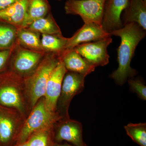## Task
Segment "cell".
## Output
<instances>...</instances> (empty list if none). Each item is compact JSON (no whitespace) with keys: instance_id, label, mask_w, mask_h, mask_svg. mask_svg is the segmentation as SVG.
I'll return each mask as SVG.
<instances>
[{"instance_id":"6da1fadb","label":"cell","mask_w":146,"mask_h":146,"mask_svg":"<svg viewBox=\"0 0 146 146\" xmlns=\"http://www.w3.org/2000/svg\"><path fill=\"white\" fill-rule=\"evenodd\" d=\"M145 31L136 23H131L110 33L111 35L120 36L121 39L117 49L119 66L110 75L118 85H123L128 78H133L136 75V71L131 67V62L136 47L145 36Z\"/></svg>"},{"instance_id":"7a4b0ae2","label":"cell","mask_w":146,"mask_h":146,"mask_svg":"<svg viewBox=\"0 0 146 146\" xmlns=\"http://www.w3.org/2000/svg\"><path fill=\"white\" fill-rule=\"evenodd\" d=\"M60 60L59 55L46 53L35 70L24 78L25 90L32 108L44 96L48 80Z\"/></svg>"},{"instance_id":"3957f363","label":"cell","mask_w":146,"mask_h":146,"mask_svg":"<svg viewBox=\"0 0 146 146\" xmlns=\"http://www.w3.org/2000/svg\"><path fill=\"white\" fill-rule=\"evenodd\" d=\"M25 87L24 78L12 71L0 73V106L14 108L25 111V104L21 91Z\"/></svg>"},{"instance_id":"277c9868","label":"cell","mask_w":146,"mask_h":146,"mask_svg":"<svg viewBox=\"0 0 146 146\" xmlns=\"http://www.w3.org/2000/svg\"><path fill=\"white\" fill-rule=\"evenodd\" d=\"M60 119L57 115L48 112L45 107L44 97L38 101L22 127L16 143H25L33 133L51 128L53 124Z\"/></svg>"},{"instance_id":"5b68a950","label":"cell","mask_w":146,"mask_h":146,"mask_svg":"<svg viewBox=\"0 0 146 146\" xmlns=\"http://www.w3.org/2000/svg\"><path fill=\"white\" fill-rule=\"evenodd\" d=\"M106 0H68L65 10L67 14L78 15L84 23L102 25Z\"/></svg>"},{"instance_id":"8992f818","label":"cell","mask_w":146,"mask_h":146,"mask_svg":"<svg viewBox=\"0 0 146 146\" xmlns=\"http://www.w3.org/2000/svg\"><path fill=\"white\" fill-rule=\"evenodd\" d=\"M46 53L26 48L17 42L11 58V71L24 78L27 76L35 70Z\"/></svg>"},{"instance_id":"52a82bcc","label":"cell","mask_w":146,"mask_h":146,"mask_svg":"<svg viewBox=\"0 0 146 146\" xmlns=\"http://www.w3.org/2000/svg\"><path fill=\"white\" fill-rule=\"evenodd\" d=\"M85 77L74 72H67L65 74L57 103L60 118L69 119L68 109L70 103L75 96L83 91Z\"/></svg>"},{"instance_id":"ba28073f","label":"cell","mask_w":146,"mask_h":146,"mask_svg":"<svg viewBox=\"0 0 146 146\" xmlns=\"http://www.w3.org/2000/svg\"><path fill=\"white\" fill-rule=\"evenodd\" d=\"M111 36L98 41L81 44L74 48L77 52L96 68L104 66L109 62L107 48L111 43Z\"/></svg>"},{"instance_id":"9c48e42d","label":"cell","mask_w":146,"mask_h":146,"mask_svg":"<svg viewBox=\"0 0 146 146\" xmlns=\"http://www.w3.org/2000/svg\"><path fill=\"white\" fill-rule=\"evenodd\" d=\"M67 71L60 59L51 74L46 87L44 96L45 107L48 112L57 116L58 115L55 113L56 110L61 92L63 78Z\"/></svg>"},{"instance_id":"30bf717a","label":"cell","mask_w":146,"mask_h":146,"mask_svg":"<svg viewBox=\"0 0 146 146\" xmlns=\"http://www.w3.org/2000/svg\"><path fill=\"white\" fill-rule=\"evenodd\" d=\"M130 0H106L102 26L110 33L123 27L121 19L122 13L127 8Z\"/></svg>"},{"instance_id":"8fae6325","label":"cell","mask_w":146,"mask_h":146,"mask_svg":"<svg viewBox=\"0 0 146 146\" xmlns=\"http://www.w3.org/2000/svg\"><path fill=\"white\" fill-rule=\"evenodd\" d=\"M54 131L55 143L66 141L75 146H87L83 141L82 125L78 121L64 120Z\"/></svg>"},{"instance_id":"7c38bea8","label":"cell","mask_w":146,"mask_h":146,"mask_svg":"<svg viewBox=\"0 0 146 146\" xmlns=\"http://www.w3.org/2000/svg\"><path fill=\"white\" fill-rule=\"evenodd\" d=\"M111 36L101 25L94 23H84L72 37L68 38L66 50L73 49L81 44L96 42Z\"/></svg>"},{"instance_id":"4fadbf2b","label":"cell","mask_w":146,"mask_h":146,"mask_svg":"<svg viewBox=\"0 0 146 146\" xmlns=\"http://www.w3.org/2000/svg\"><path fill=\"white\" fill-rule=\"evenodd\" d=\"M8 108L0 106V146H13L20 132Z\"/></svg>"},{"instance_id":"5bb4252c","label":"cell","mask_w":146,"mask_h":146,"mask_svg":"<svg viewBox=\"0 0 146 146\" xmlns=\"http://www.w3.org/2000/svg\"><path fill=\"white\" fill-rule=\"evenodd\" d=\"M60 59L67 70L85 76L94 72L96 68L74 49L65 50L60 56Z\"/></svg>"},{"instance_id":"9a60e30c","label":"cell","mask_w":146,"mask_h":146,"mask_svg":"<svg viewBox=\"0 0 146 146\" xmlns=\"http://www.w3.org/2000/svg\"><path fill=\"white\" fill-rule=\"evenodd\" d=\"M29 0H20L0 10V23L9 24L17 29L23 25Z\"/></svg>"},{"instance_id":"2e32d148","label":"cell","mask_w":146,"mask_h":146,"mask_svg":"<svg viewBox=\"0 0 146 146\" xmlns=\"http://www.w3.org/2000/svg\"><path fill=\"white\" fill-rule=\"evenodd\" d=\"M123 25L131 23L138 24L146 29V2L144 0H130L124 10Z\"/></svg>"},{"instance_id":"e0dca14e","label":"cell","mask_w":146,"mask_h":146,"mask_svg":"<svg viewBox=\"0 0 146 146\" xmlns=\"http://www.w3.org/2000/svg\"><path fill=\"white\" fill-rule=\"evenodd\" d=\"M50 10V6L47 0H29L21 28L28 27L35 21L46 16Z\"/></svg>"},{"instance_id":"ac0fdd59","label":"cell","mask_w":146,"mask_h":146,"mask_svg":"<svg viewBox=\"0 0 146 146\" xmlns=\"http://www.w3.org/2000/svg\"><path fill=\"white\" fill-rule=\"evenodd\" d=\"M40 35L39 33L28 28L17 29V42L26 48L45 52L41 45Z\"/></svg>"},{"instance_id":"d6986e66","label":"cell","mask_w":146,"mask_h":146,"mask_svg":"<svg viewBox=\"0 0 146 146\" xmlns=\"http://www.w3.org/2000/svg\"><path fill=\"white\" fill-rule=\"evenodd\" d=\"M68 38L62 34H42L41 45L46 53H53L61 56L66 50Z\"/></svg>"},{"instance_id":"ffe728a7","label":"cell","mask_w":146,"mask_h":146,"mask_svg":"<svg viewBox=\"0 0 146 146\" xmlns=\"http://www.w3.org/2000/svg\"><path fill=\"white\" fill-rule=\"evenodd\" d=\"M28 28L42 34H62L51 12L46 16L35 21Z\"/></svg>"},{"instance_id":"44dd1931","label":"cell","mask_w":146,"mask_h":146,"mask_svg":"<svg viewBox=\"0 0 146 146\" xmlns=\"http://www.w3.org/2000/svg\"><path fill=\"white\" fill-rule=\"evenodd\" d=\"M17 29L13 25L0 23V50L11 49L17 45Z\"/></svg>"},{"instance_id":"7402d4cb","label":"cell","mask_w":146,"mask_h":146,"mask_svg":"<svg viewBox=\"0 0 146 146\" xmlns=\"http://www.w3.org/2000/svg\"><path fill=\"white\" fill-rule=\"evenodd\" d=\"M26 142L28 146H54V129H46L33 133Z\"/></svg>"},{"instance_id":"603a6c76","label":"cell","mask_w":146,"mask_h":146,"mask_svg":"<svg viewBox=\"0 0 146 146\" xmlns=\"http://www.w3.org/2000/svg\"><path fill=\"white\" fill-rule=\"evenodd\" d=\"M128 136L140 146H146V123H129L125 126Z\"/></svg>"},{"instance_id":"cb8c5ba5","label":"cell","mask_w":146,"mask_h":146,"mask_svg":"<svg viewBox=\"0 0 146 146\" xmlns=\"http://www.w3.org/2000/svg\"><path fill=\"white\" fill-rule=\"evenodd\" d=\"M128 82L130 86L131 91L136 93L141 99L146 100V87L141 80L129 78Z\"/></svg>"},{"instance_id":"d4e9b609","label":"cell","mask_w":146,"mask_h":146,"mask_svg":"<svg viewBox=\"0 0 146 146\" xmlns=\"http://www.w3.org/2000/svg\"><path fill=\"white\" fill-rule=\"evenodd\" d=\"M16 46L11 49L0 50V73L5 71L6 67L10 60L11 55Z\"/></svg>"},{"instance_id":"484cf974","label":"cell","mask_w":146,"mask_h":146,"mask_svg":"<svg viewBox=\"0 0 146 146\" xmlns=\"http://www.w3.org/2000/svg\"><path fill=\"white\" fill-rule=\"evenodd\" d=\"M20 0H0V10L7 8Z\"/></svg>"},{"instance_id":"4316f807","label":"cell","mask_w":146,"mask_h":146,"mask_svg":"<svg viewBox=\"0 0 146 146\" xmlns=\"http://www.w3.org/2000/svg\"><path fill=\"white\" fill-rule=\"evenodd\" d=\"M54 146H72L68 143H55Z\"/></svg>"},{"instance_id":"83f0119b","label":"cell","mask_w":146,"mask_h":146,"mask_svg":"<svg viewBox=\"0 0 146 146\" xmlns=\"http://www.w3.org/2000/svg\"><path fill=\"white\" fill-rule=\"evenodd\" d=\"M13 146H28L27 143V142H25V143H16Z\"/></svg>"},{"instance_id":"f1b7e54d","label":"cell","mask_w":146,"mask_h":146,"mask_svg":"<svg viewBox=\"0 0 146 146\" xmlns=\"http://www.w3.org/2000/svg\"><path fill=\"white\" fill-rule=\"evenodd\" d=\"M144 1H145V2H146V0H144Z\"/></svg>"},{"instance_id":"f546056e","label":"cell","mask_w":146,"mask_h":146,"mask_svg":"<svg viewBox=\"0 0 146 146\" xmlns=\"http://www.w3.org/2000/svg\"><path fill=\"white\" fill-rule=\"evenodd\" d=\"M58 1H60V0H58Z\"/></svg>"}]
</instances>
